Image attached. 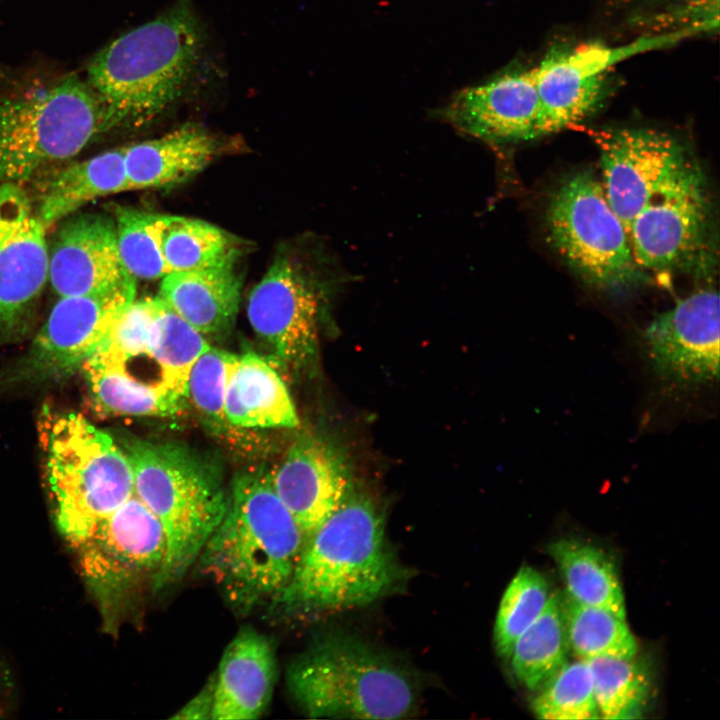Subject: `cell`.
<instances>
[{
  "mask_svg": "<svg viewBox=\"0 0 720 720\" xmlns=\"http://www.w3.org/2000/svg\"><path fill=\"white\" fill-rule=\"evenodd\" d=\"M269 474L305 541L340 506L354 483L344 449L311 433L298 436Z\"/></svg>",
  "mask_w": 720,
  "mask_h": 720,
  "instance_id": "cell-16",
  "label": "cell"
},
{
  "mask_svg": "<svg viewBox=\"0 0 720 720\" xmlns=\"http://www.w3.org/2000/svg\"><path fill=\"white\" fill-rule=\"evenodd\" d=\"M10 688V678L7 668L4 666V664L0 661V714L3 712V700L5 699V694L8 689Z\"/></svg>",
  "mask_w": 720,
  "mask_h": 720,
  "instance_id": "cell-38",
  "label": "cell"
},
{
  "mask_svg": "<svg viewBox=\"0 0 720 720\" xmlns=\"http://www.w3.org/2000/svg\"><path fill=\"white\" fill-rule=\"evenodd\" d=\"M276 661L270 641L245 628L227 645L214 679L212 720L259 718L270 703Z\"/></svg>",
  "mask_w": 720,
  "mask_h": 720,
  "instance_id": "cell-20",
  "label": "cell"
},
{
  "mask_svg": "<svg viewBox=\"0 0 720 720\" xmlns=\"http://www.w3.org/2000/svg\"><path fill=\"white\" fill-rule=\"evenodd\" d=\"M532 701L536 716L550 720L597 719L593 681L585 659L566 662L540 687Z\"/></svg>",
  "mask_w": 720,
  "mask_h": 720,
  "instance_id": "cell-32",
  "label": "cell"
},
{
  "mask_svg": "<svg viewBox=\"0 0 720 720\" xmlns=\"http://www.w3.org/2000/svg\"><path fill=\"white\" fill-rule=\"evenodd\" d=\"M347 280L336 267L316 268L289 255L275 258L249 295L247 315L278 364L293 371L312 365L325 300Z\"/></svg>",
  "mask_w": 720,
  "mask_h": 720,
  "instance_id": "cell-9",
  "label": "cell"
},
{
  "mask_svg": "<svg viewBox=\"0 0 720 720\" xmlns=\"http://www.w3.org/2000/svg\"><path fill=\"white\" fill-rule=\"evenodd\" d=\"M545 578L529 566L521 567L507 586L496 616L494 641L498 653L509 658L518 637L539 616L549 598Z\"/></svg>",
  "mask_w": 720,
  "mask_h": 720,
  "instance_id": "cell-33",
  "label": "cell"
},
{
  "mask_svg": "<svg viewBox=\"0 0 720 720\" xmlns=\"http://www.w3.org/2000/svg\"><path fill=\"white\" fill-rule=\"evenodd\" d=\"M214 701V680L204 687L197 695L187 702L173 719H211Z\"/></svg>",
  "mask_w": 720,
  "mask_h": 720,
  "instance_id": "cell-37",
  "label": "cell"
},
{
  "mask_svg": "<svg viewBox=\"0 0 720 720\" xmlns=\"http://www.w3.org/2000/svg\"><path fill=\"white\" fill-rule=\"evenodd\" d=\"M600 152L602 187L627 231L650 199L686 165L688 151L675 137L650 128L592 132Z\"/></svg>",
  "mask_w": 720,
  "mask_h": 720,
  "instance_id": "cell-13",
  "label": "cell"
},
{
  "mask_svg": "<svg viewBox=\"0 0 720 720\" xmlns=\"http://www.w3.org/2000/svg\"><path fill=\"white\" fill-rule=\"evenodd\" d=\"M642 340L649 362L664 384L689 389L713 382L719 375L717 291H694L657 314Z\"/></svg>",
  "mask_w": 720,
  "mask_h": 720,
  "instance_id": "cell-14",
  "label": "cell"
},
{
  "mask_svg": "<svg viewBox=\"0 0 720 720\" xmlns=\"http://www.w3.org/2000/svg\"><path fill=\"white\" fill-rule=\"evenodd\" d=\"M287 685L312 718L398 719L417 703L415 683L402 666L345 634L315 641L289 666Z\"/></svg>",
  "mask_w": 720,
  "mask_h": 720,
  "instance_id": "cell-5",
  "label": "cell"
},
{
  "mask_svg": "<svg viewBox=\"0 0 720 720\" xmlns=\"http://www.w3.org/2000/svg\"><path fill=\"white\" fill-rule=\"evenodd\" d=\"M46 229L21 185L0 184V330L20 322L48 280Z\"/></svg>",
  "mask_w": 720,
  "mask_h": 720,
  "instance_id": "cell-17",
  "label": "cell"
},
{
  "mask_svg": "<svg viewBox=\"0 0 720 720\" xmlns=\"http://www.w3.org/2000/svg\"><path fill=\"white\" fill-rule=\"evenodd\" d=\"M225 414L237 428H295L299 418L290 393L272 362L247 352L228 379Z\"/></svg>",
  "mask_w": 720,
  "mask_h": 720,
  "instance_id": "cell-23",
  "label": "cell"
},
{
  "mask_svg": "<svg viewBox=\"0 0 720 720\" xmlns=\"http://www.w3.org/2000/svg\"><path fill=\"white\" fill-rule=\"evenodd\" d=\"M127 190L125 147L112 149L60 170L47 185L37 213L48 228L92 200Z\"/></svg>",
  "mask_w": 720,
  "mask_h": 720,
  "instance_id": "cell-24",
  "label": "cell"
},
{
  "mask_svg": "<svg viewBox=\"0 0 720 720\" xmlns=\"http://www.w3.org/2000/svg\"><path fill=\"white\" fill-rule=\"evenodd\" d=\"M154 213L117 207L115 226L122 262L135 279L156 280L167 275L153 229Z\"/></svg>",
  "mask_w": 720,
  "mask_h": 720,
  "instance_id": "cell-35",
  "label": "cell"
},
{
  "mask_svg": "<svg viewBox=\"0 0 720 720\" xmlns=\"http://www.w3.org/2000/svg\"><path fill=\"white\" fill-rule=\"evenodd\" d=\"M202 43L190 1L177 0L98 52L86 81L104 106L110 128L144 122L172 104L198 65Z\"/></svg>",
  "mask_w": 720,
  "mask_h": 720,
  "instance_id": "cell-3",
  "label": "cell"
},
{
  "mask_svg": "<svg viewBox=\"0 0 720 720\" xmlns=\"http://www.w3.org/2000/svg\"><path fill=\"white\" fill-rule=\"evenodd\" d=\"M134 494L160 522L166 542L156 589L180 580L224 517L229 497L216 463L185 444L125 439Z\"/></svg>",
  "mask_w": 720,
  "mask_h": 720,
  "instance_id": "cell-4",
  "label": "cell"
},
{
  "mask_svg": "<svg viewBox=\"0 0 720 720\" xmlns=\"http://www.w3.org/2000/svg\"><path fill=\"white\" fill-rule=\"evenodd\" d=\"M643 51L639 39L622 46L586 43L551 50L536 66L539 118L535 138L562 131L588 117L607 94L611 67Z\"/></svg>",
  "mask_w": 720,
  "mask_h": 720,
  "instance_id": "cell-15",
  "label": "cell"
},
{
  "mask_svg": "<svg viewBox=\"0 0 720 720\" xmlns=\"http://www.w3.org/2000/svg\"><path fill=\"white\" fill-rule=\"evenodd\" d=\"M549 553L564 578L573 601L608 610L625 619V605L615 567L597 547L574 539H560Z\"/></svg>",
  "mask_w": 720,
  "mask_h": 720,
  "instance_id": "cell-27",
  "label": "cell"
},
{
  "mask_svg": "<svg viewBox=\"0 0 720 720\" xmlns=\"http://www.w3.org/2000/svg\"><path fill=\"white\" fill-rule=\"evenodd\" d=\"M76 549L82 578L108 624L139 584H153L166 542L156 516L133 494Z\"/></svg>",
  "mask_w": 720,
  "mask_h": 720,
  "instance_id": "cell-10",
  "label": "cell"
},
{
  "mask_svg": "<svg viewBox=\"0 0 720 720\" xmlns=\"http://www.w3.org/2000/svg\"><path fill=\"white\" fill-rule=\"evenodd\" d=\"M708 218L704 176L690 158L632 221L628 234L636 263L656 272L695 266L706 251Z\"/></svg>",
  "mask_w": 720,
  "mask_h": 720,
  "instance_id": "cell-11",
  "label": "cell"
},
{
  "mask_svg": "<svg viewBox=\"0 0 720 720\" xmlns=\"http://www.w3.org/2000/svg\"><path fill=\"white\" fill-rule=\"evenodd\" d=\"M589 665L600 717H638L649 691L645 668L633 658L599 656L585 659Z\"/></svg>",
  "mask_w": 720,
  "mask_h": 720,
  "instance_id": "cell-31",
  "label": "cell"
},
{
  "mask_svg": "<svg viewBox=\"0 0 720 720\" xmlns=\"http://www.w3.org/2000/svg\"><path fill=\"white\" fill-rule=\"evenodd\" d=\"M569 648L580 658H633L637 643L625 619L614 613L561 599Z\"/></svg>",
  "mask_w": 720,
  "mask_h": 720,
  "instance_id": "cell-30",
  "label": "cell"
},
{
  "mask_svg": "<svg viewBox=\"0 0 720 720\" xmlns=\"http://www.w3.org/2000/svg\"><path fill=\"white\" fill-rule=\"evenodd\" d=\"M216 139L188 124L159 138L125 147L129 190L169 187L200 173L216 156Z\"/></svg>",
  "mask_w": 720,
  "mask_h": 720,
  "instance_id": "cell-22",
  "label": "cell"
},
{
  "mask_svg": "<svg viewBox=\"0 0 720 720\" xmlns=\"http://www.w3.org/2000/svg\"><path fill=\"white\" fill-rule=\"evenodd\" d=\"M442 115L460 132L489 144L535 139L539 118L537 67L460 90Z\"/></svg>",
  "mask_w": 720,
  "mask_h": 720,
  "instance_id": "cell-18",
  "label": "cell"
},
{
  "mask_svg": "<svg viewBox=\"0 0 720 720\" xmlns=\"http://www.w3.org/2000/svg\"><path fill=\"white\" fill-rule=\"evenodd\" d=\"M403 578L380 507L354 482L340 506L306 539L274 606L301 614L365 606L393 592Z\"/></svg>",
  "mask_w": 720,
  "mask_h": 720,
  "instance_id": "cell-1",
  "label": "cell"
},
{
  "mask_svg": "<svg viewBox=\"0 0 720 720\" xmlns=\"http://www.w3.org/2000/svg\"><path fill=\"white\" fill-rule=\"evenodd\" d=\"M241 280L234 263L172 272L162 278L159 297L203 335L222 336L236 320Z\"/></svg>",
  "mask_w": 720,
  "mask_h": 720,
  "instance_id": "cell-21",
  "label": "cell"
},
{
  "mask_svg": "<svg viewBox=\"0 0 720 720\" xmlns=\"http://www.w3.org/2000/svg\"><path fill=\"white\" fill-rule=\"evenodd\" d=\"M209 347L204 335L161 299L150 333L148 356L169 388L188 399L191 367Z\"/></svg>",
  "mask_w": 720,
  "mask_h": 720,
  "instance_id": "cell-29",
  "label": "cell"
},
{
  "mask_svg": "<svg viewBox=\"0 0 720 720\" xmlns=\"http://www.w3.org/2000/svg\"><path fill=\"white\" fill-rule=\"evenodd\" d=\"M545 223L552 247L589 285L618 291L642 280L628 231L591 172H577L558 185Z\"/></svg>",
  "mask_w": 720,
  "mask_h": 720,
  "instance_id": "cell-8",
  "label": "cell"
},
{
  "mask_svg": "<svg viewBox=\"0 0 720 720\" xmlns=\"http://www.w3.org/2000/svg\"><path fill=\"white\" fill-rule=\"evenodd\" d=\"M160 303V297L134 299L90 358L124 366L137 357L149 358V338Z\"/></svg>",
  "mask_w": 720,
  "mask_h": 720,
  "instance_id": "cell-36",
  "label": "cell"
},
{
  "mask_svg": "<svg viewBox=\"0 0 720 720\" xmlns=\"http://www.w3.org/2000/svg\"><path fill=\"white\" fill-rule=\"evenodd\" d=\"M131 276L119 253L113 219L97 213L65 218L48 265V279L60 297L101 292Z\"/></svg>",
  "mask_w": 720,
  "mask_h": 720,
  "instance_id": "cell-19",
  "label": "cell"
},
{
  "mask_svg": "<svg viewBox=\"0 0 720 720\" xmlns=\"http://www.w3.org/2000/svg\"><path fill=\"white\" fill-rule=\"evenodd\" d=\"M568 650L561 597L553 593L516 640L510 654L513 672L527 688L538 689L567 662Z\"/></svg>",
  "mask_w": 720,
  "mask_h": 720,
  "instance_id": "cell-28",
  "label": "cell"
},
{
  "mask_svg": "<svg viewBox=\"0 0 720 720\" xmlns=\"http://www.w3.org/2000/svg\"><path fill=\"white\" fill-rule=\"evenodd\" d=\"M95 405L103 412L127 416H175L188 399L165 384L141 380L126 366L89 358L80 370Z\"/></svg>",
  "mask_w": 720,
  "mask_h": 720,
  "instance_id": "cell-25",
  "label": "cell"
},
{
  "mask_svg": "<svg viewBox=\"0 0 720 720\" xmlns=\"http://www.w3.org/2000/svg\"><path fill=\"white\" fill-rule=\"evenodd\" d=\"M237 359L238 355L210 346L197 358L188 375V400L217 435L224 436L234 428L225 414V394Z\"/></svg>",
  "mask_w": 720,
  "mask_h": 720,
  "instance_id": "cell-34",
  "label": "cell"
},
{
  "mask_svg": "<svg viewBox=\"0 0 720 720\" xmlns=\"http://www.w3.org/2000/svg\"><path fill=\"white\" fill-rule=\"evenodd\" d=\"M305 538L276 494L269 471L247 469L232 481L227 511L198 560L239 611L274 603L291 580Z\"/></svg>",
  "mask_w": 720,
  "mask_h": 720,
  "instance_id": "cell-2",
  "label": "cell"
},
{
  "mask_svg": "<svg viewBox=\"0 0 720 720\" xmlns=\"http://www.w3.org/2000/svg\"><path fill=\"white\" fill-rule=\"evenodd\" d=\"M107 128L104 106L75 75L0 99V184L20 185L75 156Z\"/></svg>",
  "mask_w": 720,
  "mask_h": 720,
  "instance_id": "cell-7",
  "label": "cell"
},
{
  "mask_svg": "<svg viewBox=\"0 0 720 720\" xmlns=\"http://www.w3.org/2000/svg\"><path fill=\"white\" fill-rule=\"evenodd\" d=\"M152 229L167 274L235 263L239 255L232 235L200 219L154 214Z\"/></svg>",
  "mask_w": 720,
  "mask_h": 720,
  "instance_id": "cell-26",
  "label": "cell"
},
{
  "mask_svg": "<svg viewBox=\"0 0 720 720\" xmlns=\"http://www.w3.org/2000/svg\"><path fill=\"white\" fill-rule=\"evenodd\" d=\"M647 1H653V2H666V1H689V0H647Z\"/></svg>",
  "mask_w": 720,
  "mask_h": 720,
  "instance_id": "cell-39",
  "label": "cell"
},
{
  "mask_svg": "<svg viewBox=\"0 0 720 720\" xmlns=\"http://www.w3.org/2000/svg\"><path fill=\"white\" fill-rule=\"evenodd\" d=\"M46 475L54 519L75 549L134 494L130 462L106 432L74 412L43 415Z\"/></svg>",
  "mask_w": 720,
  "mask_h": 720,
  "instance_id": "cell-6",
  "label": "cell"
},
{
  "mask_svg": "<svg viewBox=\"0 0 720 720\" xmlns=\"http://www.w3.org/2000/svg\"><path fill=\"white\" fill-rule=\"evenodd\" d=\"M133 276L107 290L60 297L19 368L30 382L61 380L77 371L104 342L135 299Z\"/></svg>",
  "mask_w": 720,
  "mask_h": 720,
  "instance_id": "cell-12",
  "label": "cell"
}]
</instances>
